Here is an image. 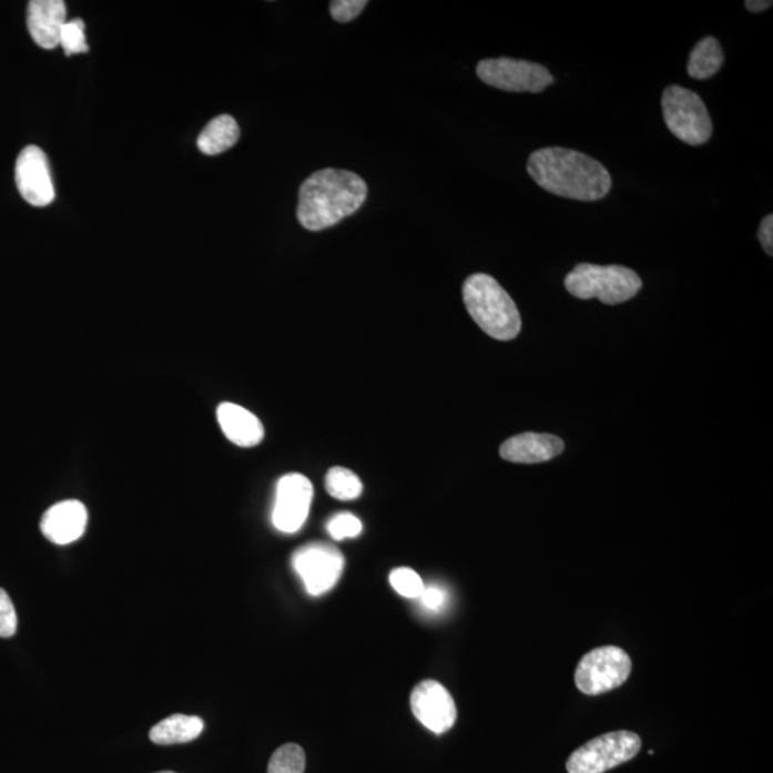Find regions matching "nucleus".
Returning a JSON list of instances; mask_svg holds the SVG:
<instances>
[{
    "label": "nucleus",
    "mask_w": 773,
    "mask_h": 773,
    "mask_svg": "<svg viewBox=\"0 0 773 773\" xmlns=\"http://www.w3.org/2000/svg\"><path fill=\"white\" fill-rule=\"evenodd\" d=\"M527 172L540 189L561 199L594 202L612 189V176L599 161L560 146L535 151L527 161Z\"/></svg>",
    "instance_id": "f257e3e1"
},
{
    "label": "nucleus",
    "mask_w": 773,
    "mask_h": 773,
    "mask_svg": "<svg viewBox=\"0 0 773 773\" xmlns=\"http://www.w3.org/2000/svg\"><path fill=\"white\" fill-rule=\"evenodd\" d=\"M366 181L352 171L325 169L304 181L297 218L308 231H323L356 214L367 200Z\"/></svg>",
    "instance_id": "f03ea898"
},
{
    "label": "nucleus",
    "mask_w": 773,
    "mask_h": 773,
    "mask_svg": "<svg viewBox=\"0 0 773 773\" xmlns=\"http://www.w3.org/2000/svg\"><path fill=\"white\" fill-rule=\"evenodd\" d=\"M467 312L487 336L510 342L520 334L521 318L513 298L494 277L472 274L462 285Z\"/></svg>",
    "instance_id": "7ed1b4c3"
},
{
    "label": "nucleus",
    "mask_w": 773,
    "mask_h": 773,
    "mask_svg": "<svg viewBox=\"0 0 773 773\" xmlns=\"http://www.w3.org/2000/svg\"><path fill=\"white\" fill-rule=\"evenodd\" d=\"M565 287L576 298L617 305L637 297L643 283L633 269L622 265L579 264L566 277Z\"/></svg>",
    "instance_id": "20e7f679"
},
{
    "label": "nucleus",
    "mask_w": 773,
    "mask_h": 773,
    "mask_svg": "<svg viewBox=\"0 0 773 773\" xmlns=\"http://www.w3.org/2000/svg\"><path fill=\"white\" fill-rule=\"evenodd\" d=\"M664 124L679 141L701 146L711 140L713 125L702 98L679 85L668 87L662 95Z\"/></svg>",
    "instance_id": "39448f33"
},
{
    "label": "nucleus",
    "mask_w": 773,
    "mask_h": 773,
    "mask_svg": "<svg viewBox=\"0 0 773 773\" xmlns=\"http://www.w3.org/2000/svg\"><path fill=\"white\" fill-rule=\"evenodd\" d=\"M642 747L634 732L614 731L586 742L566 763L569 773H604L632 761Z\"/></svg>",
    "instance_id": "423d86ee"
},
{
    "label": "nucleus",
    "mask_w": 773,
    "mask_h": 773,
    "mask_svg": "<svg viewBox=\"0 0 773 773\" xmlns=\"http://www.w3.org/2000/svg\"><path fill=\"white\" fill-rule=\"evenodd\" d=\"M632 659L618 647H602L586 653L576 668L574 682L584 695L596 696L613 691L628 681Z\"/></svg>",
    "instance_id": "0eeeda50"
},
{
    "label": "nucleus",
    "mask_w": 773,
    "mask_h": 773,
    "mask_svg": "<svg viewBox=\"0 0 773 773\" xmlns=\"http://www.w3.org/2000/svg\"><path fill=\"white\" fill-rule=\"evenodd\" d=\"M476 72L486 85L505 92L539 93L555 82L548 68L520 59H485L479 62Z\"/></svg>",
    "instance_id": "6e6552de"
},
{
    "label": "nucleus",
    "mask_w": 773,
    "mask_h": 773,
    "mask_svg": "<svg viewBox=\"0 0 773 773\" xmlns=\"http://www.w3.org/2000/svg\"><path fill=\"white\" fill-rule=\"evenodd\" d=\"M293 566L305 590L312 596H322L329 592L342 578L344 556L332 545L309 543L295 551Z\"/></svg>",
    "instance_id": "1a4fd4ad"
},
{
    "label": "nucleus",
    "mask_w": 773,
    "mask_h": 773,
    "mask_svg": "<svg viewBox=\"0 0 773 773\" xmlns=\"http://www.w3.org/2000/svg\"><path fill=\"white\" fill-rule=\"evenodd\" d=\"M314 487L307 477L289 472L281 477L275 494L273 525L283 533H295L307 520L312 507Z\"/></svg>",
    "instance_id": "9d476101"
},
{
    "label": "nucleus",
    "mask_w": 773,
    "mask_h": 773,
    "mask_svg": "<svg viewBox=\"0 0 773 773\" xmlns=\"http://www.w3.org/2000/svg\"><path fill=\"white\" fill-rule=\"evenodd\" d=\"M14 181L22 199L33 206H48L55 201L51 166L45 152L29 145L19 154L14 166Z\"/></svg>",
    "instance_id": "9b49d317"
},
{
    "label": "nucleus",
    "mask_w": 773,
    "mask_h": 773,
    "mask_svg": "<svg viewBox=\"0 0 773 773\" xmlns=\"http://www.w3.org/2000/svg\"><path fill=\"white\" fill-rule=\"evenodd\" d=\"M411 709L418 722L437 735L450 731L457 721L455 699L436 681L417 684L411 693Z\"/></svg>",
    "instance_id": "f8f14e48"
},
{
    "label": "nucleus",
    "mask_w": 773,
    "mask_h": 773,
    "mask_svg": "<svg viewBox=\"0 0 773 773\" xmlns=\"http://www.w3.org/2000/svg\"><path fill=\"white\" fill-rule=\"evenodd\" d=\"M88 526V510L79 500L59 501L41 520L43 536L52 543L67 546L82 538Z\"/></svg>",
    "instance_id": "ddd939ff"
},
{
    "label": "nucleus",
    "mask_w": 773,
    "mask_h": 773,
    "mask_svg": "<svg viewBox=\"0 0 773 773\" xmlns=\"http://www.w3.org/2000/svg\"><path fill=\"white\" fill-rule=\"evenodd\" d=\"M67 19V4L62 0H32L28 4V29L38 47L55 49Z\"/></svg>",
    "instance_id": "4468645a"
},
{
    "label": "nucleus",
    "mask_w": 773,
    "mask_h": 773,
    "mask_svg": "<svg viewBox=\"0 0 773 773\" xmlns=\"http://www.w3.org/2000/svg\"><path fill=\"white\" fill-rule=\"evenodd\" d=\"M563 450L565 443L559 437L523 433L506 440L500 447V456L504 460L520 465H538L555 459Z\"/></svg>",
    "instance_id": "2eb2a0df"
},
{
    "label": "nucleus",
    "mask_w": 773,
    "mask_h": 773,
    "mask_svg": "<svg viewBox=\"0 0 773 773\" xmlns=\"http://www.w3.org/2000/svg\"><path fill=\"white\" fill-rule=\"evenodd\" d=\"M216 418L224 435L240 447L258 446L264 438V426L247 408L234 403H223L216 408Z\"/></svg>",
    "instance_id": "dca6fc26"
},
{
    "label": "nucleus",
    "mask_w": 773,
    "mask_h": 773,
    "mask_svg": "<svg viewBox=\"0 0 773 773\" xmlns=\"http://www.w3.org/2000/svg\"><path fill=\"white\" fill-rule=\"evenodd\" d=\"M204 731V721L199 716L172 715L162 719L151 729L150 740L156 745H176L195 741Z\"/></svg>",
    "instance_id": "f3484780"
},
{
    "label": "nucleus",
    "mask_w": 773,
    "mask_h": 773,
    "mask_svg": "<svg viewBox=\"0 0 773 773\" xmlns=\"http://www.w3.org/2000/svg\"><path fill=\"white\" fill-rule=\"evenodd\" d=\"M241 135L240 126L231 115H220L202 130L196 145L204 155L214 156L231 150Z\"/></svg>",
    "instance_id": "a211bd4d"
},
{
    "label": "nucleus",
    "mask_w": 773,
    "mask_h": 773,
    "mask_svg": "<svg viewBox=\"0 0 773 773\" xmlns=\"http://www.w3.org/2000/svg\"><path fill=\"white\" fill-rule=\"evenodd\" d=\"M725 62L721 43L716 38L708 37L699 41L692 49L688 61L689 77L698 81L715 77Z\"/></svg>",
    "instance_id": "6ab92c4d"
},
{
    "label": "nucleus",
    "mask_w": 773,
    "mask_h": 773,
    "mask_svg": "<svg viewBox=\"0 0 773 773\" xmlns=\"http://www.w3.org/2000/svg\"><path fill=\"white\" fill-rule=\"evenodd\" d=\"M325 489L337 500H356L363 494V482L346 467H333L325 477Z\"/></svg>",
    "instance_id": "aec40b11"
},
{
    "label": "nucleus",
    "mask_w": 773,
    "mask_h": 773,
    "mask_svg": "<svg viewBox=\"0 0 773 773\" xmlns=\"http://www.w3.org/2000/svg\"><path fill=\"white\" fill-rule=\"evenodd\" d=\"M305 753L297 743H287L273 753L268 773H304Z\"/></svg>",
    "instance_id": "412c9836"
},
{
    "label": "nucleus",
    "mask_w": 773,
    "mask_h": 773,
    "mask_svg": "<svg viewBox=\"0 0 773 773\" xmlns=\"http://www.w3.org/2000/svg\"><path fill=\"white\" fill-rule=\"evenodd\" d=\"M59 45L62 47L63 52H65L68 57L90 51L85 37V23H83L82 19H69V21L63 24Z\"/></svg>",
    "instance_id": "4be33fe9"
},
{
    "label": "nucleus",
    "mask_w": 773,
    "mask_h": 773,
    "mask_svg": "<svg viewBox=\"0 0 773 773\" xmlns=\"http://www.w3.org/2000/svg\"><path fill=\"white\" fill-rule=\"evenodd\" d=\"M390 583L398 594L408 599L420 598L426 586L415 570L408 568L394 569L390 574Z\"/></svg>",
    "instance_id": "5701e85b"
},
{
    "label": "nucleus",
    "mask_w": 773,
    "mask_h": 773,
    "mask_svg": "<svg viewBox=\"0 0 773 773\" xmlns=\"http://www.w3.org/2000/svg\"><path fill=\"white\" fill-rule=\"evenodd\" d=\"M328 533L334 540L357 538L363 531L362 520L352 513H338L327 523Z\"/></svg>",
    "instance_id": "b1692460"
},
{
    "label": "nucleus",
    "mask_w": 773,
    "mask_h": 773,
    "mask_svg": "<svg viewBox=\"0 0 773 773\" xmlns=\"http://www.w3.org/2000/svg\"><path fill=\"white\" fill-rule=\"evenodd\" d=\"M367 4V0H334L329 3V13L334 21L348 23L357 19Z\"/></svg>",
    "instance_id": "393cba45"
},
{
    "label": "nucleus",
    "mask_w": 773,
    "mask_h": 773,
    "mask_svg": "<svg viewBox=\"0 0 773 773\" xmlns=\"http://www.w3.org/2000/svg\"><path fill=\"white\" fill-rule=\"evenodd\" d=\"M17 629V610L9 594L0 589V638H12Z\"/></svg>",
    "instance_id": "a878e982"
},
{
    "label": "nucleus",
    "mask_w": 773,
    "mask_h": 773,
    "mask_svg": "<svg viewBox=\"0 0 773 773\" xmlns=\"http://www.w3.org/2000/svg\"><path fill=\"white\" fill-rule=\"evenodd\" d=\"M423 608L427 609L428 612L437 613L441 612L447 604V592L440 586H427L420 598Z\"/></svg>",
    "instance_id": "bb28decb"
},
{
    "label": "nucleus",
    "mask_w": 773,
    "mask_h": 773,
    "mask_svg": "<svg viewBox=\"0 0 773 773\" xmlns=\"http://www.w3.org/2000/svg\"><path fill=\"white\" fill-rule=\"evenodd\" d=\"M757 238H760L763 250L767 255H773V215H766L762 220L760 230H757Z\"/></svg>",
    "instance_id": "cd10ccee"
},
{
    "label": "nucleus",
    "mask_w": 773,
    "mask_h": 773,
    "mask_svg": "<svg viewBox=\"0 0 773 773\" xmlns=\"http://www.w3.org/2000/svg\"><path fill=\"white\" fill-rule=\"evenodd\" d=\"M771 0H746L745 7L752 13L767 11L772 7Z\"/></svg>",
    "instance_id": "c85d7f7f"
},
{
    "label": "nucleus",
    "mask_w": 773,
    "mask_h": 773,
    "mask_svg": "<svg viewBox=\"0 0 773 773\" xmlns=\"http://www.w3.org/2000/svg\"><path fill=\"white\" fill-rule=\"evenodd\" d=\"M156 773H176V772H172V771H162V772H156Z\"/></svg>",
    "instance_id": "c756f323"
}]
</instances>
